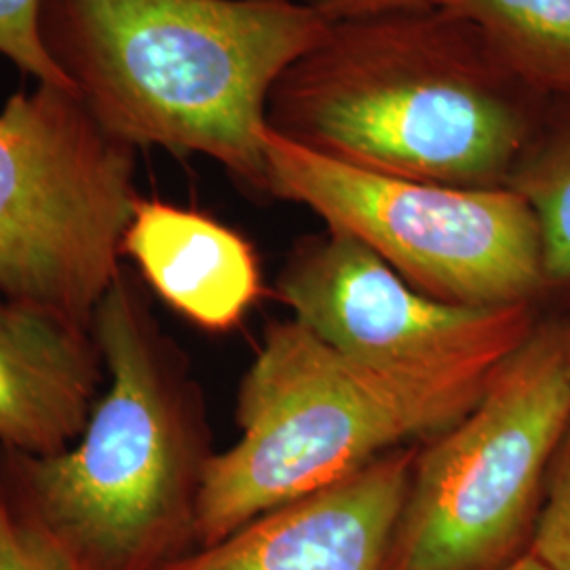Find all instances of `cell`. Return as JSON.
<instances>
[{"mask_svg": "<svg viewBox=\"0 0 570 570\" xmlns=\"http://www.w3.org/2000/svg\"><path fill=\"white\" fill-rule=\"evenodd\" d=\"M529 89L438 7L330 21L275 82L266 122L370 171L508 186L532 136Z\"/></svg>", "mask_w": 570, "mask_h": 570, "instance_id": "cell-1", "label": "cell"}, {"mask_svg": "<svg viewBox=\"0 0 570 570\" xmlns=\"http://www.w3.org/2000/svg\"><path fill=\"white\" fill-rule=\"evenodd\" d=\"M305 0H45L42 41L108 131L265 190L266 104L326 35Z\"/></svg>", "mask_w": 570, "mask_h": 570, "instance_id": "cell-2", "label": "cell"}, {"mask_svg": "<svg viewBox=\"0 0 570 570\" xmlns=\"http://www.w3.org/2000/svg\"><path fill=\"white\" fill-rule=\"evenodd\" d=\"M494 370L372 366L298 322L266 332L237 400L239 440L207 456L193 527L212 546L468 414Z\"/></svg>", "mask_w": 570, "mask_h": 570, "instance_id": "cell-3", "label": "cell"}, {"mask_svg": "<svg viewBox=\"0 0 570 570\" xmlns=\"http://www.w3.org/2000/svg\"><path fill=\"white\" fill-rule=\"evenodd\" d=\"M91 336L108 387L79 440L49 456L7 450L0 478L81 570H155L169 534L184 518L193 522L207 456H197L183 397L122 271L94 313Z\"/></svg>", "mask_w": 570, "mask_h": 570, "instance_id": "cell-4", "label": "cell"}, {"mask_svg": "<svg viewBox=\"0 0 570 570\" xmlns=\"http://www.w3.org/2000/svg\"><path fill=\"white\" fill-rule=\"evenodd\" d=\"M136 148L70 87L37 82L0 110V296L91 330L119 277L140 195Z\"/></svg>", "mask_w": 570, "mask_h": 570, "instance_id": "cell-5", "label": "cell"}, {"mask_svg": "<svg viewBox=\"0 0 570 570\" xmlns=\"http://www.w3.org/2000/svg\"><path fill=\"white\" fill-rule=\"evenodd\" d=\"M570 425V326L532 330L414 463L391 570H490L522 539Z\"/></svg>", "mask_w": 570, "mask_h": 570, "instance_id": "cell-6", "label": "cell"}, {"mask_svg": "<svg viewBox=\"0 0 570 570\" xmlns=\"http://www.w3.org/2000/svg\"><path fill=\"white\" fill-rule=\"evenodd\" d=\"M266 193L313 209L429 296L527 305L548 284L537 218L511 186L465 188L370 171L266 129Z\"/></svg>", "mask_w": 570, "mask_h": 570, "instance_id": "cell-7", "label": "cell"}, {"mask_svg": "<svg viewBox=\"0 0 570 570\" xmlns=\"http://www.w3.org/2000/svg\"><path fill=\"white\" fill-rule=\"evenodd\" d=\"M294 322L372 366L494 370L527 341V305H459L414 289L355 237L327 228L279 279Z\"/></svg>", "mask_w": 570, "mask_h": 570, "instance_id": "cell-8", "label": "cell"}, {"mask_svg": "<svg viewBox=\"0 0 570 570\" xmlns=\"http://www.w3.org/2000/svg\"><path fill=\"white\" fill-rule=\"evenodd\" d=\"M412 469V452L391 450L345 480L266 511L157 570H383Z\"/></svg>", "mask_w": 570, "mask_h": 570, "instance_id": "cell-9", "label": "cell"}, {"mask_svg": "<svg viewBox=\"0 0 570 570\" xmlns=\"http://www.w3.org/2000/svg\"><path fill=\"white\" fill-rule=\"evenodd\" d=\"M104 372L89 327L0 296V442L9 452L49 456L72 446Z\"/></svg>", "mask_w": 570, "mask_h": 570, "instance_id": "cell-10", "label": "cell"}, {"mask_svg": "<svg viewBox=\"0 0 570 570\" xmlns=\"http://www.w3.org/2000/svg\"><path fill=\"white\" fill-rule=\"evenodd\" d=\"M122 254L167 305L207 330L237 326L263 289L254 247L237 230L159 199H138Z\"/></svg>", "mask_w": 570, "mask_h": 570, "instance_id": "cell-11", "label": "cell"}, {"mask_svg": "<svg viewBox=\"0 0 570 570\" xmlns=\"http://www.w3.org/2000/svg\"><path fill=\"white\" fill-rule=\"evenodd\" d=\"M469 23L532 96L570 98V0H431Z\"/></svg>", "mask_w": 570, "mask_h": 570, "instance_id": "cell-12", "label": "cell"}, {"mask_svg": "<svg viewBox=\"0 0 570 570\" xmlns=\"http://www.w3.org/2000/svg\"><path fill=\"white\" fill-rule=\"evenodd\" d=\"M570 100V98H564ZM539 142L527 144L510 183L530 205L543 247L546 279L570 282V110Z\"/></svg>", "mask_w": 570, "mask_h": 570, "instance_id": "cell-13", "label": "cell"}, {"mask_svg": "<svg viewBox=\"0 0 570 570\" xmlns=\"http://www.w3.org/2000/svg\"><path fill=\"white\" fill-rule=\"evenodd\" d=\"M0 570H81L75 556L16 505L0 480Z\"/></svg>", "mask_w": 570, "mask_h": 570, "instance_id": "cell-14", "label": "cell"}, {"mask_svg": "<svg viewBox=\"0 0 570 570\" xmlns=\"http://www.w3.org/2000/svg\"><path fill=\"white\" fill-rule=\"evenodd\" d=\"M45 0H0V56L37 82L72 87L42 41Z\"/></svg>", "mask_w": 570, "mask_h": 570, "instance_id": "cell-15", "label": "cell"}, {"mask_svg": "<svg viewBox=\"0 0 570 570\" xmlns=\"http://www.w3.org/2000/svg\"><path fill=\"white\" fill-rule=\"evenodd\" d=\"M546 482V501L537 518L532 553L548 569L570 570V425L556 450Z\"/></svg>", "mask_w": 570, "mask_h": 570, "instance_id": "cell-16", "label": "cell"}, {"mask_svg": "<svg viewBox=\"0 0 570 570\" xmlns=\"http://www.w3.org/2000/svg\"><path fill=\"white\" fill-rule=\"evenodd\" d=\"M326 20L341 21L376 16L402 9H423L431 7V0H305Z\"/></svg>", "mask_w": 570, "mask_h": 570, "instance_id": "cell-17", "label": "cell"}, {"mask_svg": "<svg viewBox=\"0 0 570 570\" xmlns=\"http://www.w3.org/2000/svg\"><path fill=\"white\" fill-rule=\"evenodd\" d=\"M499 570H551L530 551L527 556H522V558H518V560H513L511 564H505L503 569Z\"/></svg>", "mask_w": 570, "mask_h": 570, "instance_id": "cell-18", "label": "cell"}]
</instances>
